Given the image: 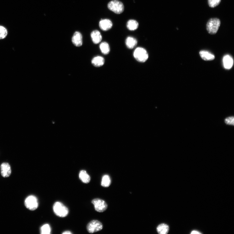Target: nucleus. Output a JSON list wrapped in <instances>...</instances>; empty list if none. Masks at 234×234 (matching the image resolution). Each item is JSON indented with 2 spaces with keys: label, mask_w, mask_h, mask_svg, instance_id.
Instances as JSON below:
<instances>
[{
  "label": "nucleus",
  "mask_w": 234,
  "mask_h": 234,
  "mask_svg": "<svg viewBox=\"0 0 234 234\" xmlns=\"http://www.w3.org/2000/svg\"><path fill=\"white\" fill-rule=\"evenodd\" d=\"M221 24L220 20L218 18L210 19L207 25V28L208 32L211 34H216Z\"/></svg>",
  "instance_id": "7ed1b4c3"
},
{
  "label": "nucleus",
  "mask_w": 234,
  "mask_h": 234,
  "mask_svg": "<svg viewBox=\"0 0 234 234\" xmlns=\"http://www.w3.org/2000/svg\"><path fill=\"white\" fill-rule=\"evenodd\" d=\"M103 227L101 222L97 220H94L88 223L87 229L88 232L92 233L101 231Z\"/></svg>",
  "instance_id": "423d86ee"
},
{
  "label": "nucleus",
  "mask_w": 234,
  "mask_h": 234,
  "mask_svg": "<svg viewBox=\"0 0 234 234\" xmlns=\"http://www.w3.org/2000/svg\"><path fill=\"white\" fill-rule=\"evenodd\" d=\"M200 55L203 60L207 61L213 60L215 57L213 54L206 51H200Z\"/></svg>",
  "instance_id": "dca6fc26"
},
{
  "label": "nucleus",
  "mask_w": 234,
  "mask_h": 234,
  "mask_svg": "<svg viewBox=\"0 0 234 234\" xmlns=\"http://www.w3.org/2000/svg\"><path fill=\"white\" fill-rule=\"evenodd\" d=\"M225 122L228 125H234V117H231L226 118L225 119Z\"/></svg>",
  "instance_id": "b1692460"
},
{
  "label": "nucleus",
  "mask_w": 234,
  "mask_h": 234,
  "mask_svg": "<svg viewBox=\"0 0 234 234\" xmlns=\"http://www.w3.org/2000/svg\"><path fill=\"white\" fill-rule=\"evenodd\" d=\"M127 26L129 30L131 31H135L138 27L139 23L135 20H130L127 22Z\"/></svg>",
  "instance_id": "a211bd4d"
},
{
  "label": "nucleus",
  "mask_w": 234,
  "mask_h": 234,
  "mask_svg": "<svg viewBox=\"0 0 234 234\" xmlns=\"http://www.w3.org/2000/svg\"><path fill=\"white\" fill-rule=\"evenodd\" d=\"M221 0H208L209 6L211 8L216 7L220 3Z\"/></svg>",
  "instance_id": "5701e85b"
},
{
  "label": "nucleus",
  "mask_w": 234,
  "mask_h": 234,
  "mask_svg": "<svg viewBox=\"0 0 234 234\" xmlns=\"http://www.w3.org/2000/svg\"><path fill=\"white\" fill-rule=\"evenodd\" d=\"M25 206L29 210L34 211L38 206V202L37 198L34 196H28L24 202Z\"/></svg>",
  "instance_id": "39448f33"
},
{
  "label": "nucleus",
  "mask_w": 234,
  "mask_h": 234,
  "mask_svg": "<svg viewBox=\"0 0 234 234\" xmlns=\"http://www.w3.org/2000/svg\"><path fill=\"white\" fill-rule=\"evenodd\" d=\"M223 63L224 67L227 69H231L233 66V59L229 55H226L223 58Z\"/></svg>",
  "instance_id": "9b49d317"
},
{
  "label": "nucleus",
  "mask_w": 234,
  "mask_h": 234,
  "mask_svg": "<svg viewBox=\"0 0 234 234\" xmlns=\"http://www.w3.org/2000/svg\"><path fill=\"white\" fill-rule=\"evenodd\" d=\"M99 25L102 31H107L112 28L113 23L110 20L108 19H103L99 22Z\"/></svg>",
  "instance_id": "9d476101"
},
{
  "label": "nucleus",
  "mask_w": 234,
  "mask_h": 234,
  "mask_svg": "<svg viewBox=\"0 0 234 234\" xmlns=\"http://www.w3.org/2000/svg\"><path fill=\"white\" fill-rule=\"evenodd\" d=\"M62 234H72V233L70 231H65L64 232H63Z\"/></svg>",
  "instance_id": "a878e982"
},
{
  "label": "nucleus",
  "mask_w": 234,
  "mask_h": 234,
  "mask_svg": "<svg viewBox=\"0 0 234 234\" xmlns=\"http://www.w3.org/2000/svg\"><path fill=\"white\" fill-rule=\"evenodd\" d=\"M51 231V227L48 224H45L41 228V232L42 234H50Z\"/></svg>",
  "instance_id": "412c9836"
},
{
  "label": "nucleus",
  "mask_w": 234,
  "mask_h": 234,
  "mask_svg": "<svg viewBox=\"0 0 234 234\" xmlns=\"http://www.w3.org/2000/svg\"><path fill=\"white\" fill-rule=\"evenodd\" d=\"M108 8L110 11L117 14L122 13L124 9L123 3L117 0H113L110 2L108 4Z\"/></svg>",
  "instance_id": "20e7f679"
},
{
  "label": "nucleus",
  "mask_w": 234,
  "mask_h": 234,
  "mask_svg": "<svg viewBox=\"0 0 234 234\" xmlns=\"http://www.w3.org/2000/svg\"><path fill=\"white\" fill-rule=\"evenodd\" d=\"M125 43L127 47L129 49H131L136 46L138 42L135 38L129 37L127 38Z\"/></svg>",
  "instance_id": "4468645a"
},
{
  "label": "nucleus",
  "mask_w": 234,
  "mask_h": 234,
  "mask_svg": "<svg viewBox=\"0 0 234 234\" xmlns=\"http://www.w3.org/2000/svg\"><path fill=\"white\" fill-rule=\"evenodd\" d=\"M79 178L82 182L85 183H88L91 181L90 176L86 171L85 170H82L80 172Z\"/></svg>",
  "instance_id": "2eb2a0df"
},
{
  "label": "nucleus",
  "mask_w": 234,
  "mask_h": 234,
  "mask_svg": "<svg viewBox=\"0 0 234 234\" xmlns=\"http://www.w3.org/2000/svg\"><path fill=\"white\" fill-rule=\"evenodd\" d=\"M102 52L104 54L107 55L110 52V49L109 44L106 42H102L99 45Z\"/></svg>",
  "instance_id": "6ab92c4d"
},
{
  "label": "nucleus",
  "mask_w": 234,
  "mask_h": 234,
  "mask_svg": "<svg viewBox=\"0 0 234 234\" xmlns=\"http://www.w3.org/2000/svg\"><path fill=\"white\" fill-rule=\"evenodd\" d=\"M105 60L104 58L100 56H97L94 58L92 61L93 65L96 67H100L103 65Z\"/></svg>",
  "instance_id": "ddd939ff"
},
{
  "label": "nucleus",
  "mask_w": 234,
  "mask_h": 234,
  "mask_svg": "<svg viewBox=\"0 0 234 234\" xmlns=\"http://www.w3.org/2000/svg\"><path fill=\"white\" fill-rule=\"evenodd\" d=\"M94 206L95 210L99 212H103L107 209L108 205L106 202L101 199L95 198L92 202Z\"/></svg>",
  "instance_id": "0eeeda50"
},
{
  "label": "nucleus",
  "mask_w": 234,
  "mask_h": 234,
  "mask_svg": "<svg viewBox=\"0 0 234 234\" xmlns=\"http://www.w3.org/2000/svg\"><path fill=\"white\" fill-rule=\"evenodd\" d=\"M111 183V179L108 175H104L102 177L101 185L104 187H108L110 185Z\"/></svg>",
  "instance_id": "aec40b11"
},
{
  "label": "nucleus",
  "mask_w": 234,
  "mask_h": 234,
  "mask_svg": "<svg viewBox=\"0 0 234 234\" xmlns=\"http://www.w3.org/2000/svg\"><path fill=\"white\" fill-rule=\"evenodd\" d=\"M157 230L159 234H167L169 232V227L166 224L162 223L157 226Z\"/></svg>",
  "instance_id": "f3484780"
},
{
  "label": "nucleus",
  "mask_w": 234,
  "mask_h": 234,
  "mask_svg": "<svg viewBox=\"0 0 234 234\" xmlns=\"http://www.w3.org/2000/svg\"><path fill=\"white\" fill-rule=\"evenodd\" d=\"M91 37L93 42L95 44H98L102 41V37L100 32L97 30L93 31L91 34Z\"/></svg>",
  "instance_id": "f8f14e48"
},
{
  "label": "nucleus",
  "mask_w": 234,
  "mask_h": 234,
  "mask_svg": "<svg viewBox=\"0 0 234 234\" xmlns=\"http://www.w3.org/2000/svg\"><path fill=\"white\" fill-rule=\"evenodd\" d=\"M8 34L7 29L4 27L0 26V39L5 38Z\"/></svg>",
  "instance_id": "4be33fe9"
},
{
  "label": "nucleus",
  "mask_w": 234,
  "mask_h": 234,
  "mask_svg": "<svg viewBox=\"0 0 234 234\" xmlns=\"http://www.w3.org/2000/svg\"><path fill=\"white\" fill-rule=\"evenodd\" d=\"M191 234H201V233L200 232H199L198 231H193L192 232Z\"/></svg>",
  "instance_id": "393cba45"
},
{
  "label": "nucleus",
  "mask_w": 234,
  "mask_h": 234,
  "mask_svg": "<svg viewBox=\"0 0 234 234\" xmlns=\"http://www.w3.org/2000/svg\"><path fill=\"white\" fill-rule=\"evenodd\" d=\"M53 210L56 214L61 218L67 217L69 213L68 209L63 203L57 202L55 203L53 206Z\"/></svg>",
  "instance_id": "f257e3e1"
},
{
  "label": "nucleus",
  "mask_w": 234,
  "mask_h": 234,
  "mask_svg": "<svg viewBox=\"0 0 234 234\" xmlns=\"http://www.w3.org/2000/svg\"><path fill=\"white\" fill-rule=\"evenodd\" d=\"M1 173L4 178H7L11 175L12 170L10 166L7 163H3L1 166Z\"/></svg>",
  "instance_id": "6e6552de"
},
{
  "label": "nucleus",
  "mask_w": 234,
  "mask_h": 234,
  "mask_svg": "<svg viewBox=\"0 0 234 234\" xmlns=\"http://www.w3.org/2000/svg\"><path fill=\"white\" fill-rule=\"evenodd\" d=\"M82 35L78 31L74 33L72 38V41L74 45L76 47L81 46L83 44Z\"/></svg>",
  "instance_id": "1a4fd4ad"
},
{
  "label": "nucleus",
  "mask_w": 234,
  "mask_h": 234,
  "mask_svg": "<svg viewBox=\"0 0 234 234\" xmlns=\"http://www.w3.org/2000/svg\"><path fill=\"white\" fill-rule=\"evenodd\" d=\"M134 58L140 63H144L147 61L148 57V54L145 49L142 47L137 48L133 53Z\"/></svg>",
  "instance_id": "f03ea898"
}]
</instances>
